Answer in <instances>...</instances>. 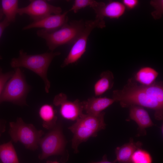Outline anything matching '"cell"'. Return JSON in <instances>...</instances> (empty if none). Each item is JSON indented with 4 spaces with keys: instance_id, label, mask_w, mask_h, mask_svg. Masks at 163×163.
I'll list each match as a JSON object with an SVG mask.
<instances>
[{
    "instance_id": "obj_24",
    "label": "cell",
    "mask_w": 163,
    "mask_h": 163,
    "mask_svg": "<svg viewBox=\"0 0 163 163\" xmlns=\"http://www.w3.org/2000/svg\"><path fill=\"white\" fill-rule=\"evenodd\" d=\"M14 72V71H10L3 73L0 67V97L6 83L12 76Z\"/></svg>"
},
{
    "instance_id": "obj_29",
    "label": "cell",
    "mask_w": 163,
    "mask_h": 163,
    "mask_svg": "<svg viewBox=\"0 0 163 163\" xmlns=\"http://www.w3.org/2000/svg\"><path fill=\"white\" fill-rule=\"evenodd\" d=\"M3 13L2 9L0 8V20L2 18L3 15Z\"/></svg>"
},
{
    "instance_id": "obj_21",
    "label": "cell",
    "mask_w": 163,
    "mask_h": 163,
    "mask_svg": "<svg viewBox=\"0 0 163 163\" xmlns=\"http://www.w3.org/2000/svg\"><path fill=\"white\" fill-rule=\"evenodd\" d=\"M130 163H152V158L148 151L139 148L133 153Z\"/></svg>"
},
{
    "instance_id": "obj_11",
    "label": "cell",
    "mask_w": 163,
    "mask_h": 163,
    "mask_svg": "<svg viewBox=\"0 0 163 163\" xmlns=\"http://www.w3.org/2000/svg\"><path fill=\"white\" fill-rule=\"evenodd\" d=\"M69 11L62 14H52L41 19L34 21L24 27L23 29L26 30L33 28H40L48 31L57 30L68 22L67 14Z\"/></svg>"
},
{
    "instance_id": "obj_6",
    "label": "cell",
    "mask_w": 163,
    "mask_h": 163,
    "mask_svg": "<svg viewBox=\"0 0 163 163\" xmlns=\"http://www.w3.org/2000/svg\"><path fill=\"white\" fill-rule=\"evenodd\" d=\"M30 88L23 72L20 68H16L4 88L0 97V103L8 101L19 105H26V97Z\"/></svg>"
},
{
    "instance_id": "obj_28",
    "label": "cell",
    "mask_w": 163,
    "mask_h": 163,
    "mask_svg": "<svg viewBox=\"0 0 163 163\" xmlns=\"http://www.w3.org/2000/svg\"><path fill=\"white\" fill-rule=\"evenodd\" d=\"M5 124L2 122L0 121V137L5 130Z\"/></svg>"
},
{
    "instance_id": "obj_5",
    "label": "cell",
    "mask_w": 163,
    "mask_h": 163,
    "mask_svg": "<svg viewBox=\"0 0 163 163\" xmlns=\"http://www.w3.org/2000/svg\"><path fill=\"white\" fill-rule=\"evenodd\" d=\"M9 126V133L12 142H19L28 149H37L44 134L43 131L37 130L33 124L25 123L21 117L18 118L15 122H10Z\"/></svg>"
},
{
    "instance_id": "obj_19",
    "label": "cell",
    "mask_w": 163,
    "mask_h": 163,
    "mask_svg": "<svg viewBox=\"0 0 163 163\" xmlns=\"http://www.w3.org/2000/svg\"><path fill=\"white\" fill-rule=\"evenodd\" d=\"M12 141L0 145V160L2 163H20Z\"/></svg>"
},
{
    "instance_id": "obj_2",
    "label": "cell",
    "mask_w": 163,
    "mask_h": 163,
    "mask_svg": "<svg viewBox=\"0 0 163 163\" xmlns=\"http://www.w3.org/2000/svg\"><path fill=\"white\" fill-rule=\"evenodd\" d=\"M105 114L104 112L97 114L83 113L68 128L73 134L72 147L75 153L78 152V147L81 143L91 137H96L99 131L105 128Z\"/></svg>"
},
{
    "instance_id": "obj_3",
    "label": "cell",
    "mask_w": 163,
    "mask_h": 163,
    "mask_svg": "<svg viewBox=\"0 0 163 163\" xmlns=\"http://www.w3.org/2000/svg\"><path fill=\"white\" fill-rule=\"evenodd\" d=\"M60 54L59 52L51 51L40 54L29 55L21 50L19 51L18 57L12 58L10 64L13 68L24 67L38 75L44 82L46 92L48 93L50 83L47 76L48 69L53 59Z\"/></svg>"
},
{
    "instance_id": "obj_22",
    "label": "cell",
    "mask_w": 163,
    "mask_h": 163,
    "mask_svg": "<svg viewBox=\"0 0 163 163\" xmlns=\"http://www.w3.org/2000/svg\"><path fill=\"white\" fill-rule=\"evenodd\" d=\"M104 3L98 2L93 0H75L72 8L69 11H72L76 13L79 10L89 6L93 9L97 8Z\"/></svg>"
},
{
    "instance_id": "obj_27",
    "label": "cell",
    "mask_w": 163,
    "mask_h": 163,
    "mask_svg": "<svg viewBox=\"0 0 163 163\" xmlns=\"http://www.w3.org/2000/svg\"><path fill=\"white\" fill-rule=\"evenodd\" d=\"M117 162L115 160L113 162H110L108 161L107 158V155H104L103 157L101 160L97 162H91L89 163H116Z\"/></svg>"
},
{
    "instance_id": "obj_20",
    "label": "cell",
    "mask_w": 163,
    "mask_h": 163,
    "mask_svg": "<svg viewBox=\"0 0 163 163\" xmlns=\"http://www.w3.org/2000/svg\"><path fill=\"white\" fill-rule=\"evenodd\" d=\"M2 10L5 16V19L9 23L15 21L18 9V1L17 0H2Z\"/></svg>"
},
{
    "instance_id": "obj_7",
    "label": "cell",
    "mask_w": 163,
    "mask_h": 163,
    "mask_svg": "<svg viewBox=\"0 0 163 163\" xmlns=\"http://www.w3.org/2000/svg\"><path fill=\"white\" fill-rule=\"evenodd\" d=\"M66 143L62 125L60 123H57L41 139L39 146L41 152L39 156V158L43 160L52 155H63L65 152Z\"/></svg>"
},
{
    "instance_id": "obj_1",
    "label": "cell",
    "mask_w": 163,
    "mask_h": 163,
    "mask_svg": "<svg viewBox=\"0 0 163 163\" xmlns=\"http://www.w3.org/2000/svg\"><path fill=\"white\" fill-rule=\"evenodd\" d=\"M112 98L123 108L136 105L153 110L155 119H163V104L149 94L146 86L138 84L132 78L128 79L122 89L113 91Z\"/></svg>"
},
{
    "instance_id": "obj_23",
    "label": "cell",
    "mask_w": 163,
    "mask_h": 163,
    "mask_svg": "<svg viewBox=\"0 0 163 163\" xmlns=\"http://www.w3.org/2000/svg\"><path fill=\"white\" fill-rule=\"evenodd\" d=\"M151 4L155 9V11L152 13V16L155 19L159 18L161 16L163 11V1H152Z\"/></svg>"
},
{
    "instance_id": "obj_4",
    "label": "cell",
    "mask_w": 163,
    "mask_h": 163,
    "mask_svg": "<svg viewBox=\"0 0 163 163\" xmlns=\"http://www.w3.org/2000/svg\"><path fill=\"white\" fill-rule=\"evenodd\" d=\"M85 24V21L82 19L73 21L57 30L48 31L42 29L37 34L45 40L49 49L53 51L61 45L74 43L83 31Z\"/></svg>"
},
{
    "instance_id": "obj_15",
    "label": "cell",
    "mask_w": 163,
    "mask_h": 163,
    "mask_svg": "<svg viewBox=\"0 0 163 163\" xmlns=\"http://www.w3.org/2000/svg\"><path fill=\"white\" fill-rule=\"evenodd\" d=\"M142 145L140 142H135L132 138L122 145L117 147L115 152L117 162L119 163H130L131 157L135 151L140 148Z\"/></svg>"
},
{
    "instance_id": "obj_13",
    "label": "cell",
    "mask_w": 163,
    "mask_h": 163,
    "mask_svg": "<svg viewBox=\"0 0 163 163\" xmlns=\"http://www.w3.org/2000/svg\"><path fill=\"white\" fill-rule=\"evenodd\" d=\"M126 7L122 3L118 1H111L95 11L96 18L104 20V17L111 19H117L124 13Z\"/></svg>"
},
{
    "instance_id": "obj_25",
    "label": "cell",
    "mask_w": 163,
    "mask_h": 163,
    "mask_svg": "<svg viewBox=\"0 0 163 163\" xmlns=\"http://www.w3.org/2000/svg\"><path fill=\"white\" fill-rule=\"evenodd\" d=\"M138 2V1L137 0H123L122 3L126 8L133 9L137 6Z\"/></svg>"
},
{
    "instance_id": "obj_14",
    "label": "cell",
    "mask_w": 163,
    "mask_h": 163,
    "mask_svg": "<svg viewBox=\"0 0 163 163\" xmlns=\"http://www.w3.org/2000/svg\"><path fill=\"white\" fill-rule=\"evenodd\" d=\"M84 110L86 114H97L115 102L113 98L93 97L82 101Z\"/></svg>"
},
{
    "instance_id": "obj_17",
    "label": "cell",
    "mask_w": 163,
    "mask_h": 163,
    "mask_svg": "<svg viewBox=\"0 0 163 163\" xmlns=\"http://www.w3.org/2000/svg\"><path fill=\"white\" fill-rule=\"evenodd\" d=\"M56 112V110L51 104H45L41 106L39 114L42 121V126L44 128L49 130L57 124V117Z\"/></svg>"
},
{
    "instance_id": "obj_18",
    "label": "cell",
    "mask_w": 163,
    "mask_h": 163,
    "mask_svg": "<svg viewBox=\"0 0 163 163\" xmlns=\"http://www.w3.org/2000/svg\"><path fill=\"white\" fill-rule=\"evenodd\" d=\"M158 75V72L154 69L148 66L144 67L136 72L135 80L139 84L148 86L155 82Z\"/></svg>"
},
{
    "instance_id": "obj_30",
    "label": "cell",
    "mask_w": 163,
    "mask_h": 163,
    "mask_svg": "<svg viewBox=\"0 0 163 163\" xmlns=\"http://www.w3.org/2000/svg\"><path fill=\"white\" fill-rule=\"evenodd\" d=\"M47 163H59L58 162L56 161H47Z\"/></svg>"
},
{
    "instance_id": "obj_16",
    "label": "cell",
    "mask_w": 163,
    "mask_h": 163,
    "mask_svg": "<svg viewBox=\"0 0 163 163\" xmlns=\"http://www.w3.org/2000/svg\"><path fill=\"white\" fill-rule=\"evenodd\" d=\"M114 77L113 73L109 70L102 72L100 78L94 85L95 96H100L112 88L114 83Z\"/></svg>"
},
{
    "instance_id": "obj_12",
    "label": "cell",
    "mask_w": 163,
    "mask_h": 163,
    "mask_svg": "<svg viewBox=\"0 0 163 163\" xmlns=\"http://www.w3.org/2000/svg\"><path fill=\"white\" fill-rule=\"evenodd\" d=\"M129 108L130 118L138 126L139 133L138 135H146L145 129L154 125L148 112L143 107L138 106H131Z\"/></svg>"
},
{
    "instance_id": "obj_9",
    "label": "cell",
    "mask_w": 163,
    "mask_h": 163,
    "mask_svg": "<svg viewBox=\"0 0 163 163\" xmlns=\"http://www.w3.org/2000/svg\"><path fill=\"white\" fill-rule=\"evenodd\" d=\"M27 6L18 8V14L20 15H28L34 21H37L51 15L61 14V8L51 5L46 1L33 0Z\"/></svg>"
},
{
    "instance_id": "obj_26",
    "label": "cell",
    "mask_w": 163,
    "mask_h": 163,
    "mask_svg": "<svg viewBox=\"0 0 163 163\" xmlns=\"http://www.w3.org/2000/svg\"><path fill=\"white\" fill-rule=\"evenodd\" d=\"M9 23L6 19L0 22V39L5 29L10 24ZM2 57L0 55V59H2Z\"/></svg>"
},
{
    "instance_id": "obj_8",
    "label": "cell",
    "mask_w": 163,
    "mask_h": 163,
    "mask_svg": "<svg viewBox=\"0 0 163 163\" xmlns=\"http://www.w3.org/2000/svg\"><path fill=\"white\" fill-rule=\"evenodd\" d=\"M105 27L104 20L95 18L94 20L85 21L83 31L74 43L61 67L63 68L77 62L86 51L88 39L92 30L96 27L103 28Z\"/></svg>"
},
{
    "instance_id": "obj_10",
    "label": "cell",
    "mask_w": 163,
    "mask_h": 163,
    "mask_svg": "<svg viewBox=\"0 0 163 163\" xmlns=\"http://www.w3.org/2000/svg\"><path fill=\"white\" fill-rule=\"evenodd\" d=\"M53 103L55 106L60 107V114L66 119L76 121L83 114L82 102L78 99L73 101H69L64 93H61L56 95Z\"/></svg>"
}]
</instances>
